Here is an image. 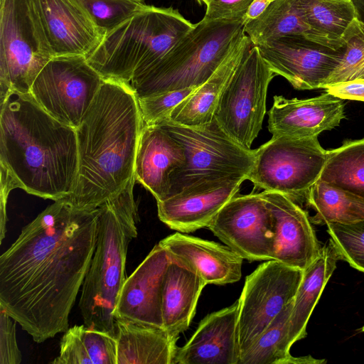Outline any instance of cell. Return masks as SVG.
<instances>
[{
	"label": "cell",
	"mask_w": 364,
	"mask_h": 364,
	"mask_svg": "<svg viewBox=\"0 0 364 364\" xmlns=\"http://www.w3.org/2000/svg\"><path fill=\"white\" fill-rule=\"evenodd\" d=\"M199 4H206L208 0H196Z\"/></svg>",
	"instance_id": "42"
},
{
	"label": "cell",
	"mask_w": 364,
	"mask_h": 364,
	"mask_svg": "<svg viewBox=\"0 0 364 364\" xmlns=\"http://www.w3.org/2000/svg\"><path fill=\"white\" fill-rule=\"evenodd\" d=\"M274 225L273 259L304 270L320 255L321 246L307 213L289 196L263 191Z\"/></svg>",
	"instance_id": "16"
},
{
	"label": "cell",
	"mask_w": 364,
	"mask_h": 364,
	"mask_svg": "<svg viewBox=\"0 0 364 364\" xmlns=\"http://www.w3.org/2000/svg\"><path fill=\"white\" fill-rule=\"evenodd\" d=\"M99 208L55 200L0 257V305L36 343L69 327L95 249Z\"/></svg>",
	"instance_id": "1"
},
{
	"label": "cell",
	"mask_w": 364,
	"mask_h": 364,
	"mask_svg": "<svg viewBox=\"0 0 364 364\" xmlns=\"http://www.w3.org/2000/svg\"><path fill=\"white\" fill-rule=\"evenodd\" d=\"M52 57L87 58L105 33L75 0H32Z\"/></svg>",
	"instance_id": "15"
},
{
	"label": "cell",
	"mask_w": 364,
	"mask_h": 364,
	"mask_svg": "<svg viewBox=\"0 0 364 364\" xmlns=\"http://www.w3.org/2000/svg\"><path fill=\"white\" fill-rule=\"evenodd\" d=\"M361 330H362V331H363V332H364V326H363V328H362V329H361Z\"/></svg>",
	"instance_id": "43"
},
{
	"label": "cell",
	"mask_w": 364,
	"mask_h": 364,
	"mask_svg": "<svg viewBox=\"0 0 364 364\" xmlns=\"http://www.w3.org/2000/svg\"><path fill=\"white\" fill-rule=\"evenodd\" d=\"M244 31L254 45L287 35L310 36L299 0H274L259 16L245 24Z\"/></svg>",
	"instance_id": "30"
},
{
	"label": "cell",
	"mask_w": 364,
	"mask_h": 364,
	"mask_svg": "<svg viewBox=\"0 0 364 364\" xmlns=\"http://www.w3.org/2000/svg\"><path fill=\"white\" fill-rule=\"evenodd\" d=\"M253 45L245 34L212 76L177 105L168 119L191 127L210 124L214 119V113L225 85Z\"/></svg>",
	"instance_id": "25"
},
{
	"label": "cell",
	"mask_w": 364,
	"mask_h": 364,
	"mask_svg": "<svg viewBox=\"0 0 364 364\" xmlns=\"http://www.w3.org/2000/svg\"><path fill=\"white\" fill-rule=\"evenodd\" d=\"M303 274L302 269L270 259L246 277L239 298L240 355L294 300Z\"/></svg>",
	"instance_id": "12"
},
{
	"label": "cell",
	"mask_w": 364,
	"mask_h": 364,
	"mask_svg": "<svg viewBox=\"0 0 364 364\" xmlns=\"http://www.w3.org/2000/svg\"><path fill=\"white\" fill-rule=\"evenodd\" d=\"M52 58L32 0H0V103L10 92L30 93Z\"/></svg>",
	"instance_id": "8"
},
{
	"label": "cell",
	"mask_w": 364,
	"mask_h": 364,
	"mask_svg": "<svg viewBox=\"0 0 364 364\" xmlns=\"http://www.w3.org/2000/svg\"><path fill=\"white\" fill-rule=\"evenodd\" d=\"M293 301L271 321L255 341L240 356L238 364H321L324 359L311 355L294 357L288 343Z\"/></svg>",
	"instance_id": "29"
},
{
	"label": "cell",
	"mask_w": 364,
	"mask_h": 364,
	"mask_svg": "<svg viewBox=\"0 0 364 364\" xmlns=\"http://www.w3.org/2000/svg\"><path fill=\"white\" fill-rule=\"evenodd\" d=\"M339 259L331 244L321 247L319 256L304 270L293 300L288 343L291 346L306 336L309 318Z\"/></svg>",
	"instance_id": "26"
},
{
	"label": "cell",
	"mask_w": 364,
	"mask_h": 364,
	"mask_svg": "<svg viewBox=\"0 0 364 364\" xmlns=\"http://www.w3.org/2000/svg\"><path fill=\"white\" fill-rule=\"evenodd\" d=\"M239 299L207 315L194 333L176 351L174 364H238Z\"/></svg>",
	"instance_id": "19"
},
{
	"label": "cell",
	"mask_w": 364,
	"mask_h": 364,
	"mask_svg": "<svg viewBox=\"0 0 364 364\" xmlns=\"http://www.w3.org/2000/svg\"><path fill=\"white\" fill-rule=\"evenodd\" d=\"M274 0H254L244 16L245 24L259 16Z\"/></svg>",
	"instance_id": "40"
},
{
	"label": "cell",
	"mask_w": 364,
	"mask_h": 364,
	"mask_svg": "<svg viewBox=\"0 0 364 364\" xmlns=\"http://www.w3.org/2000/svg\"><path fill=\"white\" fill-rule=\"evenodd\" d=\"M117 364H174L178 338L162 328L114 318Z\"/></svg>",
	"instance_id": "24"
},
{
	"label": "cell",
	"mask_w": 364,
	"mask_h": 364,
	"mask_svg": "<svg viewBox=\"0 0 364 364\" xmlns=\"http://www.w3.org/2000/svg\"><path fill=\"white\" fill-rule=\"evenodd\" d=\"M245 178L205 190L183 191L157 203L158 216L169 228L188 233L208 228L225 204L238 193Z\"/></svg>",
	"instance_id": "22"
},
{
	"label": "cell",
	"mask_w": 364,
	"mask_h": 364,
	"mask_svg": "<svg viewBox=\"0 0 364 364\" xmlns=\"http://www.w3.org/2000/svg\"><path fill=\"white\" fill-rule=\"evenodd\" d=\"M343 58L323 88L327 85L353 80H364V23L355 18L344 36Z\"/></svg>",
	"instance_id": "33"
},
{
	"label": "cell",
	"mask_w": 364,
	"mask_h": 364,
	"mask_svg": "<svg viewBox=\"0 0 364 364\" xmlns=\"http://www.w3.org/2000/svg\"><path fill=\"white\" fill-rule=\"evenodd\" d=\"M330 244L339 259L364 272V220L353 223L326 224Z\"/></svg>",
	"instance_id": "34"
},
{
	"label": "cell",
	"mask_w": 364,
	"mask_h": 364,
	"mask_svg": "<svg viewBox=\"0 0 364 364\" xmlns=\"http://www.w3.org/2000/svg\"><path fill=\"white\" fill-rule=\"evenodd\" d=\"M105 33L109 31L146 4L144 0H75Z\"/></svg>",
	"instance_id": "35"
},
{
	"label": "cell",
	"mask_w": 364,
	"mask_h": 364,
	"mask_svg": "<svg viewBox=\"0 0 364 364\" xmlns=\"http://www.w3.org/2000/svg\"><path fill=\"white\" fill-rule=\"evenodd\" d=\"M206 284L195 270L170 255L163 283L162 319L172 337L178 338L188 328Z\"/></svg>",
	"instance_id": "23"
},
{
	"label": "cell",
	"mask_w": 364,
	"mask_h": 364,
	"mask_svg": "<svg viewBox=\"0 0 364 364\" xmlns=\"http://www.w3.org/2000/svg\"><path fill=\"white\" fill-rule=\"evenodd\" d=\"M254 0H208L203 19L239 20L244 19L247 9Z\"/></svg>",
	"instance_id": "38"
},
{
	"label": "cell",
	"mask_w": 364,
	"mask_h": 364,
	"mask_svg": "<svg viewBox=\"0 0 364 364\" xmlns=\"http://www.w3.org/2000/svg\"><path fill=\"white\" fill-rule=\"evenodd\" d=\"M308 204L315 210L316 225L353 223L364 220V199L318 180L308 191Z\"/></svg>",
	"instance_id": "31"
},
{
	"label": "cell",
	"mask_w": 364,
	"mask_h": 364,
	"mask_svg": "<svg viewBox=\"0 0 364 364\" xmlns=\"http://www.w3.org/2000/svg\"><path fill=\"white\" fill-rule=\"evenodd\" d=\"M133 178L99 208L95 249L82 288L79 307L84 324L114 335L116 305L127 279L128 247L137 236Z\"/></svg>",
	"instance_id": "4"
},
{
	"label": "cell",
	"mask_w": 364,
	"mask_h": 364,
	"mask_svg": "<svg viewBox=\"0 0 364 364\" xmlns=\"http://www.w3.org/2000/svg\"><path fill=\"white\" fill-rule=\"evenodd\" d=\"M244 26V19H202L130 87L141 97L200 86L245 36Z\"/></svg>",
	"instance_id": "6"
},
{
	"label": "cell",
	"mask_w": 364,
	"mask_h": 364,
	"mask_svg": "<svg viewBox=\"0 0 364 364\" xmlns=\"http://www.w3.org/2000/svg\"><path fill=\"white\" fill-rule=\"evenodd\" d=\"M196 88L174 90L137 97L144 125L168 119L173 109Z\"/></svg>",
	"instance_id": "36"
},
{
	"label": "cell",
	"mask_w": 364,
	"mask_h": 364,
	"mask_svg": "<svg viewBox=\"0 0 364 364\" xmlns=\"http://www.w3.org/2000/svg\"><path fill=\"white\" fill-rule=\"evenodd\" d=\"M326 92L341 100L364 102V80L335 83L323 87Z\"/></svg>",
	"instance_id": "39"
},
{
	"label": "cell",
	"mask_w": 364,
	"mask_h": 364,
	"mask_svg": "<svg viewBox=\"0 0 364 364\" xmlns=\"http://www.w3.org/2000/svg\"><path fill=\"white\" fill-rule=\"evenodd\" d=\"M274 75L253 45L220 97L215 119L230 138L246 149H250L262 129L267 89Z\"/></svg>",
	"instance_id": "10"
},
{
	"label": "cell",
	"mask_w": 364,
	"mask_h": 364,
	"mask_svg": "<svg viewBox=\"0 0 364 364\" xmlns=\"http://www.w3.org/2000/svg\"><path fill=\"white\" fill-rule=\"evenodd\" d=\"M327 150L318 136L272 138L255 149V161L248 175L255 188L285 194L293 200L306 198L319 180Z\"/></svg>",
	"instance_id": "9"
},
{
	"label": "cell",
	"mask_w": 364,
	"mask_h": 364,
	"mask_svg": "<svg viewBox=\"0 0 364 364\" xmlns=\"http://www.w3.org/2000/svg\"><path fill=\"white\" fill-rule=\"evenodd\" d=\"M104 80L85 56L53 57L37 75L30 94L50 115L76 129Z\"/></svg>",
	"instance_id": "11"
},
{
	"label": "cell",
	"mask_w": 364,
	"mask_h": 364,
	"mask_svg": "<svg viewBox=\"0 0 364 364\" xmlns=\"http://www.w3.org/2000/svg\"><path fill=\"white\" fill-rule=\"evenodd\" d=\"M170 254L156 244L127 278L114 312V318L163 328L162 289Z\"/></svg>",
	"instance_id": "17"
},
{
	"label": "cell",
	"mask_w": 364,
	"mask_h": 364,
	"mask_svg": "<svg viewBox=\"0 0 364 364\" xmlns=\"http://www.w3.org/2000/svg\"><path fill=\"white\" fill-rule=\"evenodd\" d=\"M161 124L183 146L185 161L170 176L169 198L183 191L205 190L245 178L255 161V149H246L230 138L215 118L198 127Z\"/></svg>",
	"instance_id": "7"
},
{
	"label": "cell",
	"mask_w": 364,
	"mask_h": 364,
	"mask_svg": "<svg viewBox=\"0 0 364 364\" xmlns=\"http://www.w3.org/2000/svg\"><path fill=\"white\" fill-rule=\"evenodd\" d=\"M144 124L129 85L105 80L75 129L78 171L65 198L82 208H97L134 178L135 160Z\"/></svg>",
	"instance_id": "3"
},
{
	"label": "cell",
	"mask_w": 364,
	"mask_h": 364,
	"mask_svg": "<svg viewBox=\"0 0 364 364\" xmlns=\"http://www.w3.org/2000/svg\"><path fill=\"white\" fill-rule=\"evenodd\" d=\"M207 228L243 259H273L274 220L261 193L236 194Z\"/></svg>",
	"instance_id": "13"
},
{
	"label": "cell",
	"mask_w": 364,
	"mask_h": 364,
	"mask_svg": "<svg viewBox=\"0 0 364 364\" xmlns=\"http://www.w3.org/2000/svg\"><path fill=\"white\" fill-rule=\"evenodd\" d=\"M255 46L274 73L299 90L322 89L346 47L334 49L299 34L269 38Z\"/></svg>",
	"instance_id": "14"
},
{
	"label": "cell",
	"mask_w": 364,
	"mask_h": 364,
	"mask_svg": "<svg viewBox=\"0 0 364 364\" xmlns=\"http://www.w3.org/2000/svg\"><path fill=\"white\" fill-rule=\"evenodd\" d=\"M159 243L195 270L207 284H231L241 278L243 258L227 245L179 232Z\"/></svg>",
	"instance_id": "21"
},
{
	"label": "cell",
	"mask_w": 364,
	"mask_h": 364,
	"mask_svg": "<svg viewBox=\"0 0 364 364\" xmlns=\"http://www.w3.org/2000/svg\"><path fill=\"white\" fill-rule=\"evenodd\" d=\"M319 180L364 199V138L327 151Z\"/></svg>",
	"instance_id": "32"
},
{
	"label": "cell",
	"mask_w": 364,
	"mask_h": 364,
	"mask_svg": "<svg viewBox=\"0 0 364 364\" xmlns=\"http://www.w3.org/2000/svg\"><path fill=\"white\" fill-rule=\"evenodd\" d=\"M0 105L1 191L21 188L54 201L68 197L78 171L76 129L30 93L10 92Z\"/></svg>",
	"instance_id": "2"
},
{
	"label": "cell",
	"mask_w": 364,
	"mask_h": 364,
	"mask_svg": "<svg viewBox=\"0 0 364 364\" xmlns=\"http://www.w3.org/2000/svg\"><path fill=\"white\" fill-rule=\"evenodd\" d=\"M309 39L339 49L345 46L344 36L356 18L350 0H299Z\"/></svg>",
	"instance_id": "27"
},
{
	"label": "cell",
	"mask_w": 364,
	"mask_h": 364,
	"mask_svg": "<svg viewBox=\"0 0 364 364\" xmlns=\"http://www.w3.org/2000/svg\"><path fill=\"white\" fill-rule=\"evenodd\" d=\"M355 11L356 18L364 23V0H350Z\"/></svg>",
	"instance_id": "41"
},
{
	"label": "cell",
	"mask_w": 364,
	"mask_h": 364,
	"mask_svg": "<svg viewBox=\"0 0 364 364\" xmlns=\"http://www.w3.org/2000/svg\"><path fill=\"white\" fill-rule=\"evenodd\" d=\"M16 323L0 305V364L21 363L22 355L16 341Z\"/></svg>",
	"instance_id": "37"
},
{
	"label": "cell",
	"mask_w": 364,
	"mask_h": 364,
	"mask_svg": "<svg viewBox=\"0 0 364 364\" xmlns=\"http://www.w3.org/2000/svg\"><path fill=\"white\" fill-rule=\"evenodd\" d=\"M186 159L181 144L161 124L144 125L135 160L134 178L154 196L167 198L171 173Z\"/></svg>",
	"instance_id": "20"
},
{
	"label": "cell",
	"mask_w": 364,
	"mask_h": 364,
	"mask_svg": "<svg viewBox=\"0 0 364 364\" xmlns=\"http://www.w3.org/2000/svg\"><path fill=\"white\" fill-rule=\"evenodd\" d=\"M53 364H117L114 336L83 325L68 328Z\"/></svg>",
	"instance_id": "28"
},
{
	"label": "cell",
	"mask_w": 364,
	"mask_h": 364,
	"mask_svg": "<svg viewBox=\"0 0 364 364\" xmlns=\"http://www.w3.org/2000/svg\"><path fill=\"white\" fill-rule=\"evenodd\" d=\"M194 26L171 6L146 5L107 32L87 59L104 80L130 85Z\"/></svg>",
	"instance_id": "5"
},
{
	"label": "cell",
	"mask_w": 364,
	"mask_h": 364,
	"mask_svg": "<svg viewBox=\"0 0 364 364\" xmlns=\"http://www.w3.org/2000/svg\"><path fill=\"white\" fill-rule=\"evenodd\" d=\"M268 116V129L273 136L298 138L318 136L346 117L343 100L327 92L307 99L275 95Z\"/></svg>",
	"instance_id": "18"
}]
</instances>
